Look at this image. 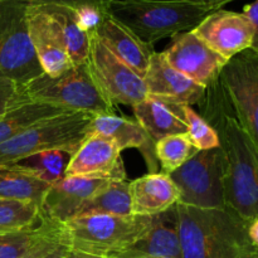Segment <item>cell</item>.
<instances>
[{
  "label": "cell",
  "mask_w": 258,
  "mask_h": 258,
  "mask_svg": "<svg viewBox=\"0 0 258 258\" xmlns=\"http://www.w3.org/2000/svg\"><path fill=\"white\" fill-rule=\"evenodd\" d=\"M115 258H121V257H115ZM146 258H170V257H146Z\"/></svg>",
  "instance_id": "ab89813d"
},
{
  "label": "cell",
  "mask_w": 258,
  "mask_h": 258,
  "mask_svg": "<svg viewBox=\"0 0 258 258\" xmlns=\"http://www.w3.org/2000/svg\"><path fill=\"white\" fill-rule=\"evenodd\" d=\"M169 176L178 188V203L201 209L226 208L221 148L199 150Z\"/></svg>",
  "instance_id": "ba28073f"
},
{
  "label": "cell",
  "mask_w": 258,
  "mask_h": 258,
  "mask_svg": "<svg viewBox=\"0 0 258 258\" xmlns=\"http://www.w3.org/2000/svg\"><path fill=\"white\" fill-rule=\"evenodd\" d=\"M110 181L90 176H64L45 193L40 204L42 217L57 224L75 218L81 208Z\"/></svg>",
  "instance_id": "5bb4252c"
},
{
  "label": "cell",
  "mask_w": 258,
  "mask_h": 258,
  "mask_svg": "<svg viewBox=\"0 0 258 258\" xmlns=\"http://www.w3.org/2000/svg\"><path fill=\"white\" fill-rule=\"evenodd\" d=\"M72 10L78 25L87 33L95 32L107 15V7H98V5H83Z\"/></svg>",
  "instance_id": "1f68e13d"
},
{
  "label": "cell",
  "mask_w": 258,
  "mask_h": 258,
  "mask_svg": "<svg viewBox=\"0 0 258 258\" xmlns=\"http://www.w3.org/2000/svg\"><path fill=\"white\" fill-rule=\"evenodd\" d=\"M28 27L35 54L43 72L57 77L72 67V60L64 47L57 27L40 5H28Z\"/></svg>",
  "instance_id": "2e32d148"
},
{
  "label": "cell",
  "mask_w": 258,
  "mask_h": 258,
  "mask_svg": "<svg viewBox=\"0 0 258 258\" xmlns=\"http://www.w3.org/2000/svg\"><path fill=\"white\" fill-rule=\"evenodd\" d=\"M27 101L43 102L71 112L115 115V106L93 80L87 63L73 64L57 77L43 73L23 86Z\"/></svg>",
  "instance_id": "5b68a950"
},
{
  "label": "cell",
  "mask_w": 258,
  "mask_h": 258,
  "mask_svg": "<svg viewBox=\"0 0 258 258\" xmlns=\"http://www.w3.org/2000/svg\"><path fill=\"white\" fill-rule=\"evenodd\" d=\"M43 219L35 203L0 199V232L19 231L35 226Z\"/></svg>",
  "instance_id": "f1b7e54d"
},
{
  "label": "cell",
  "mask_w": 258,
  "mask_h": 258,
  "mask_svg": "<svg viewBox=\"0 0 258 258\" xmlns=\"http://www.w3.org/2000/svg\"><path fill=\"white\" fill-rule=\"evenodd\" d=\"M93 214L133 216L130 183L126 180L110 181L102 190L93 196L81 208L76 217L93 216Z\"/></svg>",
  "instance_id": "484cf974"
},
{
  "label": "cell",
  "mask_w": 258,
  "mask_h": 258,
  "mask_svg": "<svg viewBox=\"0 0 258 258\" xmlns=\"http://www.w3.org/2000/svg\"><path fill=\"white\" fill-rule=\"evenodd\" d=\"M219 80L234 116L258 148V53L246 49L229 59Z\"/></svg>",
  "instance_id": "30bf717a"
},
{
  "label": "cell",
  "mask_w": 258,
  "mask_h": 258,
  "mask_svg": "<svg viewBox=\"0 0 258 258\" xmlns=\"http://www.w3.org/2000/svg\"><path fill=\"white\" fill-rule=\"evenodd\" d=\"M198 151L188 134L166 136L155 144L156 160L165 174H171L178 170Z\"/></svg>",
  "instance_id": "4316f807"
},
{
  "label": "cell",
  "mask_w": 258,
  "mask_h": 258,
  "mask_svg": "<svg viewBox=\"0 0 258 258\" xmlns=\"http://www.w3.org/2000/svg\"><path fill=\"white\" fill-rule=\"evenodd\" d=\"M24 102H27V100L23 95V86L12 80L0 77V117Z\"/></svg>",
  "instance_id": "4dcf8cb0"
},
{
  "label": "cell",
  "mask_w": 258,
  "mask_h": 258,
  "mask_svg": "<svg viewBox=\"0 0 258 258\" xmlns=\"http://www.w3.org/2000/svg\"><path fill=\"white\" fill-rule=\"evenodd\" d=\"M180 258H249L248 224L231 209L176 203Z\"/></svg>",
  "instance_id": "7a4b0ae2"
},
{
  "label": "cell",
  "mask_w": 258,
  "mask_h": 258,
  "mask_svg": "<svg viewBox=\"0 0 258 258\" xmlns=\"http://www.w3.org/2000/svg\"><path fill=\"white\" fill-rule=\"evenodd\" d=\"M194 2L203 3V4L211 7L213 10H218V9H221L223 5L228 4V3L233 2V0H194Z\"/></svg>",
  "instance_id": "8d00e7d4"
},
{
  "label": "cell",
  "mask_w": 258,
  "mask_h": 258,
  "mask_svg": "<svg viewBox=\"0 0 258 258\" xmlns=\"http://www.w3.org/2000/svg\"><path fill=\"white\" fill-rule=\"evenodd\" d=\"M148 96L175 105L199 106L206 88L174 70L161 53H154L144 77Z\"/></svg>",
  "instance_id": "9a60e30c"
},
{
  "label": "cell",
  "mask_w": 258,
  "mask_h": 258,
  "mask_svg": "<svg viewBox=\"0 0 258 258\" xmlns=\"http://www.w3.org/2000/svg\"><path fill=\"white\" fill-rule=\"evenodd\" d=\"M92 33L118 59L133 68L140 77H145L149 63L155 53L151 45L141 42L131 30L110 17L108 13Z\"/></svg>",
  "instance_id": "d6986e66"
},
{
  "label": "cell",
  "mask_w": 258,
  "mask_h": 258,
  "mask_svg": "<svg viewBox=\"0 0 258 258\" xmlns=\"http://www.w3.org/2000/svg\"><path fill=\"white\" fill-rule=\"evenodd\" d=\"M2 2H4V0H0V3H2Z\"/></svg>",
  "instance_id": "60d3db41"
},
{
  "label": "cell",
  "mask_w": 258,
  "mask_h": 258,
  "mask_svg": "<svg viewBox=\"0 0 258 258\" xmlns=\"http://www.w3.org/2000/svg\"><path fill=\"white\" fill-rule=\"evenodd\" d=\"M88 134H98L111 139L120 151L126 149H138L143 154L150 174L159 173L155 143L136 120L116 115L93 116Z\"/></svg>",
  "instance_id": "ac0fdd59"
},
{
  "label": "cell",
  "mask_w": 258,
  "mask_h": 258,
  "mask_svg": "<svg viewBox=\"0 0 258 258\" xmlns=\"http://www.w3.org/2000/svg\"><path fill=\"white\" fill-rule=\"evenodd\" d=\"M242 13L248 18L253 27V38H252V44L249 49L258 53V0H254L251 4L244 5Z\"/></svg>",
  "instance_id": "836d02e7"
},
{
  "label": "cell",
  "mask_w": 258,
  "mask_h": 258,
  "mask_svg": "<svg viewBox=\"0 0 258 258\" xmlns=\"http://www.w3.org/2000/svg\"><path fill=\"white\" fill-rule=\"evenodd\" d=\"M180 258L179 223L176 204L168 211L151 216L150 226L145 233L126 251L111 257Z\"/></svg>",
  "instance_id": "e0dca14e"
},
{
  "label": "cell",
  "mask_w": 258,
  "mask_h": 258,
  "mask_svg": "<svg viewBox=\"0 0 258 258\" xmlns=\"http://www.w3.org/2000/svg\"><path fill=\"white\" fill-rule=\"evenodd\" d=\"M92 120L90 113L66 112L37 122L0 144V166L49 150H63L73 155L90 133Z\"/></svg>",
  "instance_id": "8992f818"
},
{
  "label": "cell",
  "mask_w": 258,
  "mask_h": 258,
  "mask_svg": "<svg viewBox=\"0 0 258 258\" xmlns=\"http://www.w3.org/2000/svg\"><path fill=\"white\" fill-rule=\"evenodd\" d=\"M90 176L111 181L126 180L121 151L111 139L88 134L71 158L66 176Z\"/></svg>",
  "instance_id": "4fadbf2b"
},
{
  "label": "cell",
  "mask_w": 258,
  "mask_h": 258,
  "mask_svg": "<svg viewBox=\"0 0 258 258\" xmlns=\"http://www.w3.org/2000/svg\"><path fill=\"white\" fill-rule=\"evenodd\" d=\"M183 115L188 127L186 134L198 150L219 148V139L216 130L202 117L201 113L197 112L191 106L183 105Z\"/></svg>",
  "instance_id": "f546056e"
},
{
  "label": "cell",
  "mask_w": 258,
  "mask_h": 258,
  "mask_svg": "<svg viewBox=\"0 0 258 258\" xmlns=\"http://www.w3.org/2000/svg\"><path fill=\"white\" fill-rule=\"evenodd\" d=\"M151 217L93 216L75 217L58 224L59 242L70 251L111 258L126 251L150 226Z\"/></svg>",
  "instance_id": "277c9868"
},
{
  "label": "cell",
  "mask_w": 258,
  "mask_h": 258,
  "mask_svg": "<svg viewBox=\"0 0 258 258\" xmlns=\"http://www.w3.org/2000/svg\"><path fill=\"white\" fill-rule=\"evenodd\" d=\"M64 258H102V257H96V256H91V254L80 253V252L70 251V249H68L67 254H66V257H64Z\"/></svg>",
  "instance_id": "74e56055"
},
{
  "label": "cell",
  "mask_w": 258,
  "mask_h": 258,
  "mask_svg": "<svg viewBox=\"0 0 258 258\" xmlns=\"http://www.w3.org/2000/svg\"><path fill=\"white\" fill-rule=\"evenodd\" d=\"M199 107L216 130L223 154L226 208L251 223L258 218V148L234 116L219 78L206 88Z\"/></svg>",
  "instance_id": "6da1fadb"
},
{
  "label": "cell",
  "mask_w": 258,
  "mask_h": 258,
  "mask_svg": "<svg viewBox=\"0 0 258 258\" xmlns=\"http://www.w3.org/2000/svg\"><path fill=\"white\" fill-rule=\"evenodd\" d=\"M49 186L18 164L0 166V199L40 206Z\"/></svg>",
  "instance_id": "603a6c76"
},
{
  "label": "cell",
  "mask_w": 258,
  "mask_h": 258,
  "mask_svg": "<svg viewBox=\"0 0 258 258\" xmlns=\"http://www.w3.org/2000/svg\"><path fill=\"white\" fill-rule=\"evenodd\" d=\"M68 248L62 243H55L54 246H52L50 248L45 249L43 253H40L39 256L34 258H64L67 254Z\"/></svg>",
  "instance_id": "e575fe53"
},
{
  "label": "cell",
  "mask_w": 258,
  "mask_h": 258,
  "mask_svg": "<svg viewBox=\"0 0 258 258\" xmlns=\"http://www.w3.org/2000/svg\"><path fill=\"white\" fill-rule=\"evenodd\" d=\"M191 32L228 62L249 49L253 27L243 13L218 9L209 13Z\"/></svg>",
  "instance_id": "7c38bea8"
},
{
  "label": "cell",
  "mask_w": 258,
  "mask_h": 258,
  "mask_svg": "<svg viewBox=\"0 0 258 258\" xmlns=\"http://www.w3.org/2000/svg\"><path fill=\"white\" fill-rule=\"evenodd\" d=\"M249 258H258V248L252 249L251 254H249Z\"/></svg>",
  "instance_id": "f35d334b"
},
{
  "label": "cell",
  "mask_w": 258,
  "mask_h": 258,
  "mask_svg": "<svg viewBox=\"0 0 258 258\" xmlns=\"http://www.w3.org/2000/svg\"><path fill=\"white\" fill-rule=\"evenodd\" d=\"M133 111L136 121L155 144L166 136L186 134L188 131L184 121L183 105L165 102L148 96L134 106Z\"/></svg>",
  "instance_id": "7402d4cb"
},
{
  "label": "cell",
  "mask_w": 258,
  "mask_h": 258,
  "mask_svg": "<svg viewBox=\"0 0 258 258\" xmlns=\"http://www.w3.org/2000/svg\"><path fill=\"white\" fill-rule=\"evenodd\" d=\"M66 112L71 111H66L48 103L34 102V101L20 103L19 106L12 108L9 112L0 117V144L14 138L15 135L23 133L37 122Z\"/></svg>",
  "instance_id": "d4e9b609"
},
{
  "label": "cell",
  "mask_w": 258,
  "mask_h": 258,
  "mask_svg": "<svg viewBox=\"0 0 258 258\" xmlns=\"http://www.w3.org/2000/svg\"><path fill=\"white\" fill-rule=\"evenodd\" d=\"M161 54L174 70L204 88L218 80L227 63L193 32L171 37L170 44Z\"/></svg>",
  "instance_id": "8fae6325"
},
{
  "label": "cell",
  "mask_w": 258,
  "mask_h": 258,
  "mask_svg": "<svg viewBox=\"0 0 258 258\" xmlns=\"http://www.w3.org/2000/svg\"><path fill=\"white\" fill-rule=\"evenodd\" d=\"M86 63L93 80L113 106L134 107L148 97L144 78L111 53L93 33H90Z\"/></svg>",
  "instance_id": "9c48e42d"
},
{
  "label": "cell",
  "mask_w": 258,
  "mask_h": 258,
  "mask_svg": "<svg viewBox=\"0 0 258 258\" xmlns=\"http://www.w3.org/2000/svg\"><path fill=\"white\" fill-rule=\"evenodd\" d=\"M60 243L58 224L43 218L35 226L0 232V258H34Z\"/></svg>",
  "instance_id": "44dd1931"
},
{
  "label": "cell",
  "mask_w": 258,
  "mask_h": 258,
  "mask_svg": "<svg viewBox=\"0 0 258 258\" xmlns=\"http://www.w3.org/2000/svg\"><path fill=\"white\" fill-rule=\"evenodd\" d=\"M71 158L72 154L67 151L49 150L35 154L17 164L29 170L44 183L53 185L66 176Z\"/></svg>",
  "instance_id": "83f0119b"
},
{
  "label": "cell",
  "mask_w": 258,
  "mask_h": 258,
  "mask_svg": "<svg viewBox=\"0 0 258 258\" xmlns=\"http://www.w3.org/2000/svg\"><path fill=\"white\" fill-rule=\"evenodd\" d=\"M18 2L27 3L32 5H60L67 8H80L83 5H98V7H107L113 0H18Z\"/></svg>",
  "instance_id": "d6a6232c"
},
{
  "label": "cell",
  "mask_w": 258,
  "mask_h": 258,
  "mask_svg": "<svg viewBox=\"0 0 258 258\" xmlns=\"http://www.w3.org/2000/svg\"><path fill=\"white\" fill-rule=\"evenodd\" d=\"M212 12L194 0H113L107 5L110 17L151 47L164 38L191 32Z\"/></svg>",
  "instance_id": "3957f363"
},
{
  "label": "cell",
  "mask_w": 258,
  "mask_h": 258,
  "mask_svg": "<svg viewBox=\"0 0 258 258\" xmlns=\"http://www.w3.org/2000/svg\"><path fill=\"white\" fill-rule=\"evenodd\" d=\"M28 5L18 0L0 3V77L22 86L44 73L30 39Z\"/></svg>",
  "instance_id": "52a82bcc"
},
{
  "label": "cell",
  "mask_w": 258,
  "mask_h": 258,
  "mask_svg": "<svg viewBox=\"0 0 258 258\" xmlns=\"http://www.w3.org/2000/svg\"><path fill=\"white\" fill-rule=\"evenodd\" d=\"M247 233H248L249 242L252 243V246L254 248H258V218L252 221L248 224V229H247Z\"/></svg>",
  "instance_id": "d590c367"
},
{
  "label": "cell",
  "mask_w": 258,
  "mask_h": 258,
  "mask_svg": "<svg viewBox=\"0 0 258 258\" xmlns=\"http://www.w3.org/2000/svg\"><path fill=\"white\" fill-rule=\"evenodd\" d=\"M57 27L72 64L87 62L90 50V33L78 25L73 10L60 5H40Z\"/></svg>",
  "instance_id": "cb8c5ba5"
},
{
  "label": "cell",
  "mask_w": 258,
  "mask_h": 258,
  "mask_svg": "<svg viewBox=\"0 0 258 258\" xmlns=\"http://www.w3.org/2000/svg\"><path fill=\"white\" fill-rule=\"evenodd\" d=\"M130 196L134 216H155L168 211L179 202L178 188L165 173H149L133 180Z\"/></svg>",
  "instance_id": "ffe728a7"
}]
</instances>
